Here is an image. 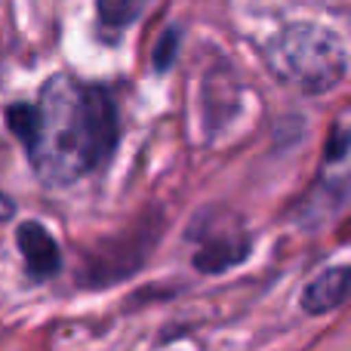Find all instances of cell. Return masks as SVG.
Masks as SVG:
<instances>
[{
    "label": "cell",
    "instance_id": "cell-1",
    "mask_svg": "<svg viewBox=\"0 0 351 351\" xmlns=\"http://www.w3.org/2000/svg\"><path fill=\"white\" fill-rule=\"evenodd\" d=\"M34 108L37 130L25 152L47 185H68L111 160L121 121L114 96L102 84H77L56 74L43 84Z\"/></svg>",
    "mask_w": 351,
    "mask_h": 351
},
{
    "label": "cell",
    "instance_id": "cell-2",
    "mask_svg": "<svg viewBox=\"0 0 351 351\" xmlns=\"http://www.w3.org/2000/svg\"><path fill=\"white\" fill-rule=\"evenodd\" d=\"M268 65L280 80L305 93H327L342 84L348 68L346 43L321 25H287L265 49Z\"/></svg>",
    "mask_w": 351,
    "mask_h": 351
},
{
    "label": "cell",
    "instance_id": "cell-3",
    "mask_svg": "<svg viewBox=\"0 0 351 351\" xmlns=\"http://www.w3.org/2000/svg\"><path fill=\"white\" fill-rule=\"evenodd\" d=\"M188 237L197 243L194 250V268L204 274H222L231 265H241L247 259L250 234L243 231L241 219L231 213H200L194 225L188 228Z\"/></svg>",
    "mask_w": 351,
    "mask_h": 351
},
{
    "label": "cell",
    "instance_id": "cell-4",
    "mask_svg": "<svg viewBox=\"0 0 351 351\" xmlns=\"http://www.w3.org/2000/svg\"><path fill=\"white\" fill-rule=\"evenodd\" d=\"M16 243H19V253H22V259H25V271H28L31 280L40 284V280H49L53 274H59L62 250L40 222H22L19 225Z\"/></svg>",
    "mask_w": 351,
    "mask_h": 351
},
{
    "label": "cell",
    "instance_id": "cell-5",
    "mask_svg": "<svg viewBox=\"0 0 351 351\" xmlns=\"http://www.w3.org/2000/svg\"><path fill=\"white\" fill-rule=\"evenodd\" d=\"M348 265H333L324 274H317L308 284V290L302 293V308L308 315H327V311L342 308L348 299Z\"/></svg>",
    "mask_w": 351,
    "mask_h": 351
},
{
    "label": "cell",
    "instance_id": "cell-6",
    "mask_svg": "<svg viewBox=\"0 0 351 351\" xmlns=\"http://www.w3.org/2000/svg\"><path fill=\"white\" fill-rule=\"evenodd\" d=\"M148 3H152V0H99L96 3L99 22H102L105 28L121 31V28H127V25H133L136 19L148 10Z\"/></svg>",
    "mask_w": 351,
    "mask_h": 351
},
{
    "label": "cell",
    "instance_id": "cell-7",
    "mask_svg": "<svg viewBox=\"0 0 351 351\" xmlns=\"http://www.w3.org/2000/svg\"><path fill=\"white\" fill-rule=\"evenodd\" d=\"M6 127L12 130V136H16L25 148H28L31 139H34V130H37V108L34 105H25V102L10 105V108H6Z\"/></svg>",
    "mask_w": 351,
    "mask_h": 351
},
{
    "label": "cell",
    "instance_id": "cell-8",
    "mask_svg": "<svg viewBox=\"0 0 351 351\" xmlns=\"http://www.w3.org/2000/svg\"><path fill=\"white\" fill-rule=\"evenodd\" d=\"M176 53H179V31L176 28H167L164 34H160V40H158V47H154V56H152V62H154V71H170V65L176 62Z\"/></svg>",
    "mask_w": 351,
    "mask_h": 351
},
{
    "label": "cell",
    "instance_id": "cell-9",
    "mask_svg": "<svg viewBox=\"0 0 351 351\" xmlns=\"http://www.w3.org/2000/svg\"><path fill=\"white\" fill-rule=\"evenodd\" d=\"M346 152H348V133H346V127H342V123H336L333 139H330V145L324 148V160L339 164V160H346Z\"/></svg>",
    "mask_w": 351,
    "mask_h": 351
}]
</instances>
